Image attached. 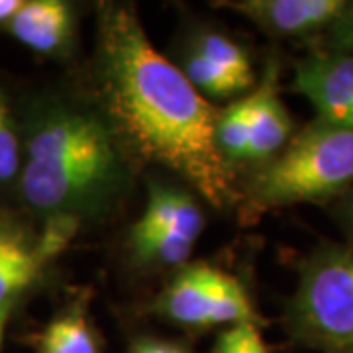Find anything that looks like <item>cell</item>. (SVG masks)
I'll list each match as a JSON object with an SVG mask.
<instances>
[{
	"mask_svg": "<svg viewBox=\"0 0 353 353\" xmlns=\"http://www.w3.org/2000/svg\"><path fill=\"white\" fill-rule=\"evenodd\" d=\"M216 353H269L257 322L230 326L216 341Z\"/></svg>",
	"mask_w": 353,
	"mask_h": 353,
	"instance_id": "obj_19",
	"label": "cell"
},
{
	"mask_svg": "<svg viewBox=\"0 0 353 353\" xmlns=\"http://www.w3.org/2000/svg\"><path fill=\"white\" fill-rule=\"evenodd\" d=\"M157 310L175 324L189 328L257 322L252 301L240 281L204 263L183 267L159 296Z\"/></svg>",
	"mask_w": 353,
	"mask_h": 353,
	"instance_id": "obj_5",
	"label": "cell"
},
{
	"mask_svg": "<svg viewBox=\"0 0 353 353\" xmlns=\"http://www.w3.org/2000/svg\"><path fill=\"white\" fill-rule=\"evenodd\" d=\"M94 71L101 112L130 155L185 179L210 206L238 202L234 169L216 145L220 108L157 51L134 8L102 6Z\"/></svg>",
	"mask_w": 353,
	"mask_h": 353,
	"instance_id": "obj_1",
	"label": "cell"
},
{
	"mask_svg": "<svg viewBox=\"0 0 353 353\" xmlns=\"http://www.w3.org/2000/svg\"><path fill=\"white\" fill-rule=\"evenodd\" d=\"M253 116L248 161L265 163L290 141L292 124L287 106L279 97L277 67L269 65L261 85L252 92Z\"/></svg>",
	"mask_w": 353,
	"mask_h": 353,
	"instance_id": "obj_10",
	"label": "cell"
},
{
	"mask_svg": "<svg viewBox=\"0 0 353 353\" xmlns=\"http://www.w3.org/2000/svg\"><path fill=\"white\" fill-rule=\"evenodd\" d=\"M290 328L326 353H353V248L310 257L290 303Z\"/></svg>",
	"mask_w": 353,
	"mask_h": 353,
	"instance_id": "obj_4",
	"label": "cell"
},
{
	"mask_svg": "<svg viewBox=\"0 0 353 353\" xmlns=\"http://www.w3.org/2000/svg\"><path fill=\"white\" fill-rule=\"evenodd\" d=\"M294 90L308 99L318 120L353 130V55L320 53L296 67Z\"/></svg>",
	"mask_w": 353,
	"mask_h": 353,
	"instance_id": "obj_6",
	"label": "cell"
},
{
	"mask_svg": "<svg viewBox=\"0 0 353 353\" xmlns=\"http://www.w3.org/2000/svg\"><path fill=\"white\" fill-rule=\"evenodd\" d=\"M189 48L204 55L206 59H210L212 63L226 69L228 73L240 79L248 87H253L255 77H253L250 55L234 39H230L224 34H218V32H201L192 38Z\"/></svg>",
	"mask_w": 353,
	"mask_h": 353,
	"instance_id": "obj_15",
	"label": "cell"
},
{
	"mask_svg": "<svg viewBox=\"0 0 353 353\" xmlns=\"http://www.w3.org/2000/svg\"><path fill=\"white\" fill-rule=\"evenodd\" d=\"M181 71L185 73L190 85L196 88L206 101L230 99V97H236V94L252 88L245 83H241L240 79H236L232 73H228L226 69H222L220 65L212 63L210 59H206L204 55L192 51L190 48L183 57Z\"/></svg>",
	"mask_w": 353,
	"mask_h": 353,
	"instance_id": "obj_14",
	"label": "cell"
},
{
	"mask_svg": "<svg viewBox=\"0 0 353 353\" xmlns=\"http://www.w3.org/2000/svg\"><path fill=\"white\" fill-rule=\"evenodd\" d=\"M332 41L341 53H352L353 55V8H347L341 14V18L334 24Z\"/></svg>",
	"mask_w": 353,
	"mask_h": 353,
	"instance_id": "obj_20",
	"label": "cell"
},
{
	"mask_svg": "<svg viewBox=\"0 0 353 353\" xmlns=\"http://www.w3.org/2000/svg\"><path fill=\"white\" fill-rule=\"evenodd\" d=\"M8 310H0V352H2V343H4V330H6V322H8Z\"/></svg>",
	"mask_w": 353,
	"mask_h": 353,
	"instance_id": "obj_23",
	"label": "cell"
},
{
	"mask_svg": "<svg viewBox=\"0 0 353 353\" xmlns=\"http://www.w3.org/2000/svg\"><path fill=\"white\" fill-rule=\"evenodd\" d=\"M353 183V130L316 120L259 165L250 181L253 208L324 201Z\"/></svg>",
	"mask_w": 353,
	"mask_h": 353,
	"instance_id": "obj_3",
	"label": "cell"
},
{
	"mask_svg": "<svg viewBox=\"0 0 353 353\" xmlns=\"http://www.w3.org/2000/svg\"><path fill=\"white\" fill-rule=\"evenodd\" d=\"M345 212H347V222H350V226L353 228V199L350 201V204H347V210H345Z\"/></svg>",
	"mask_w": 353,
	"mask_h": 353,
	"instance_id": "obj_24",
	"label": "cell"
},
{
	"mask_svg": "<svg viewBox=\"0 0 353 353\" xmlns=\"http://www.w3.org/2000/svg\"><path fill=\"white\" fill-rule=\"evenodd\" d=\"M18 192L41 220H85L108 210L130 181L128 152L101 110L61 99L26 114Z\"/></svg>",
	"mask_w": 353,
	"mask_h": 353,
	"instance_id": "obj_2",
	"label": "cell"
},
{
	"mask_svg": "<svg viewBox=\"0 0 353 353\" xmlns=\"http://www.w3.org/2000/svg\"><path fill=\"white\" fill-rule=\"evenodd\" d=\"M22 4H24V0H0V26L6 28Z\"/></svg>",
	"mask_w": 353,
	"mask_h": 353,
	"instance_id": "obj_22",
	"label": "cell"
},
{
	"mask_svg": "<svg viewBox=\"0 0 353 353\" xmlns=\"http://www.w3.org/2000/svg\"><path fill=\"white\" fill-rule=\"evenodd\" d=\"M194 243L196 241L175 232L130 234L134 255L150 265H183L190 257Z\"/></svg>",
	"mask_w": 353,
	"mask_h": 353,
	"instance_id": "obj_16",
	"label": "cell"
},
{
	"mask_svg": "<svg viewBox=\"0 0 353 353\" xmlns=\"http://www.w3.org/2000/svg\"><path fill=\"white\" fill-rule=\"evenodd\" d=\"M204 214L189 192L169 185H152L143 214L132 226L130 234L175 232L192 241L201 238Z\"/></svg>",
	"mask_w": 353,
	"mask_h": 353,
	"instance_id": "obj_11",
	"label": "cell"
},
{
	"mask_svg": "<svg viewBox=\"0 0 353 353\" xmlns=\"http://www.w3.org/2000/svg\"><path fill=\"white\" fill-rule=\"evenodd\" d=\"M46 265L38 234L18 216L0 210V310L10 312L12 304L36 285Z\"/></svg>",
	"mask_w": 353,
	"mask_h": 353,
	"instance_id": "obj_8",
	"label": "cell"
},
{
	"mask_svg": "<svg viewBox=\"0 0 353 353\" xmlns=\"http://www.w3.org/2000/svg\"><path fill=\"white\" fill-rule=\"evenodd\" d=\"M81 228V220L71 216H51L43 220V228L38 232L39 253L46 263L55 259L75 238Z\"/></svg>",
	"mask_w": 353,
	"mask_h": 353,
	"instance_id": "obj_18",
	"label": "cell"
},
{
	"mask_svg": "<svg viewBox=\"0 0 353 353\" xmlns=\"http://www.w3.org/2000/svg\"><path fill=\"white\" fill-rule=\"evenodd\" d=\"M38 353H101L85 310L75 306L55 316L39 336Z\"/></svg>",
	"mask_w": 353,
	"mask_h": 353,
	"instance_id": "obj_12",
	"label": "cell"
},
{
	"mask_svg": "<svg viewBox=\"0 0 353 353\" xmlns=\"http://www.w3.org/2000/svg\"><path fill=\"white\" fill-rule=\"evenodd\" d=\"M22 134L10 104L0 90V190L16 185L22 173Z\"/></svg>",
	"mask_w": 353,
	"mask_h": 353,
	"instance_id": "obj_17",
	"label": "cell"
},
{
	"mask_svg": "<svg viewBox=\"0 0 353 353\" xmlns=\"http://www.w3.org/2000/svg\"><path fill=\"white\" fill-rule=\"evenodd\" d=\"M230 10L275 36H306L336 24L350 8L343 0H240L224 2Z\"/></svg>",
	"mask_w": 353,
	"mask_h": 353,
	"instance_id": "obj_7",
	"label": "cell"
},
{
	"mask_svg": "<svg viewBox=\"0 0 353 353\" xmlns=\"http://www.w3.org/2000/svg\"><path fill=\"white\" fill-rule=\"evenodd\" d=\"M253 99L252 94L241 101L220 108L216 120V145L228 163L248 161V148L252 136Z\"/></svg>",
	"mask_w": 353,
	"mask_h": 353,
	"instance_id": "obj_13",
	"label": "cell"
},
{
	"mask_svg": "<svg viewBox=\"0 0 353 353\" xmlns=\"http://www.w3.org/2000/svg\"><path fill=\"white\" fill-rule=\"evenodd\" d=\"M6 30L39 55L63 53L75 32V10L63 0H30L14 14Z\"/></svg>",
	"mask_w": 353,
	"mask_h": 353,
	"instance_id": "obj_9",
	"label": "cell"
},
{
	"mask_svg": "<svg viewBox=\"0 0 353 353\" xmlns=\"http://www.w3.org/2000/svg\"><path fill=\"white\" fill-rule=\"evenodd\" d=\"M130 353H187L173 343H165L157 340H143L136 343Z\"/></svg>",
	"mask_w": 353,
	"mask_h": 353,
	"instance_id": "obj_21",
	"label": "cell"
}]
</instances>
